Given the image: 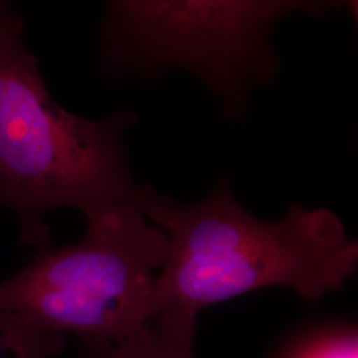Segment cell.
I'll list each match as a JSON object with an SVG mask.
<instances>
[{
	"label": "cell",
	"instance_id": "6da1fadb",
	"mask_svg": "<svg viewBox=\"0 0 358 358\" xmlns=\"http://www.w3.org/2000/svg\"><path fill=\"white\" fill-rule=\"evenodd\" d=\"M137 206L169 238L152 319L165 313L196 319L205 308L268 287L292 288L316 304L357 273V242L324 207L296 203L279 220H264L236 201L226 178L194 205L145 186Z\"/></svg>",
	"mask_w": 358,
	"mask_h": 358
},
{
	"label": "cell",
	"instance_id": "7a4b0ae2",
	"mask_svg": "<svg viewBox=\"0 0 358 358\" xmlns=\"http://www.w3.org/2000/svg\"><path fill=\"white\" fill-rule=\"evenodd\" d=\"M137 118L117 112L90 120L52 100L38 57L28 50L24 22L10 8L0 19V208L19 223V241L51 244L47 214L69 207L84 217L143 187L130 171L125 134Z\"/></svg>",
	"mask_w": 358,
	"mask_h": 358
},
{
	"label": "cell",
	"instance_id": "3957f363",
	"mask_svg": "<svg viewBox=\"0 0 358 358\" xmlns=\"http://www.w3.org/2000/svg\"><path fill=\"white\" fill-rule=\"evenodd\" d=\"M81 241L53 245L0 282V308L51 332L118 343L152 320L166 232L122 202L85 217Z\"/></svg>",
	"mask_w": 358,
	"mask_h": 358
},
{
	"label": "cell",
	"instance_id": "277c9868",
	"mask_svg": "<svg viewBox=\"0 0 358 358\" xmlns=\"http://www.w3.org/2000/svg\"><path fill=\"white\" fill-rule=\"evenodd\" d=\"M319 1H109L101 34V68L110 78L189 71L222 99L234 118L247 93L278 75L271 45L276 22L292 13H320Z\"/></svg>",
	"mask_w": 358,
	"mask_h": 358
},
{
	"label": "cell",
	"instance_id": "5b68a950",
	"mask_svg": "<svg viewBox=\"0 0 358 358\" xmlns=\"http://www.w3.org/2000/svg\"><path fill=\"white\" fill-rule=\"evenodd\" d=\"M195 324V317L165 313L118 343L80 340L93 358H194Z\"/></svg>",
	"mask_w": 358,
	"mask_h": 358
},
{
	"label": "cell",
	"instance_id": "8992f818",
	"mask_svg": "<svg viewBox=\"0 0 358 358\" xmlns=\"http://www.w3.org/2000/svg\"><path fill=\"white\" fill-rule=\"evenodd\" d=\"M66 346L65 334L45 331L0 308V358H52Z\"/></svg>",
	"mask_w": 358,
	"mask_h": 358
},
{
	"label": "cell",
	"instance_id": "52a82bcc",
	"mask_svg": "<svg viewBox=\"0 0 358 358\" xmlns=\"http://www.w3.org/2000/svg\"><path fill=\"white\" fill-rule=\"evenodd\" d=\"M288 358H358L356 328H336L306 338Z\"/></svg>",
	"mask_w": 358,
	"mask_h": 358
},
{
	"label": "cell",
	"instance_id": "ba28073f",
	"mask_svg": "<svg viewBox=\"0 0 358 358\" xmlns=\"http://www.w3.org/2000/svg\"><path fill=\"white\" fill-rule=\"evenodd\" d=\"M11 8V6L8 3H4V1H0V19L3 17V15L7 13L8 10Z\"/></svg>",
	"mask_w": 358,
	"mask_h": 358
},
{
	"label": "cell",
	"instance_id": "9c48e42d",
	"mask_svg": "<svg viewBox=\"0 0 358 358\" xmlns=\"http://www.w3.org/2000/svg\"><path fill=\"white\" fill-rule=\"evenodd\" d=\"M85 358H93V357H92V356H90V355H88V353H87V352H85Z\"/></svg>",
	"mask_w": 358,
	"mask_h": 358
}]
</instances>
